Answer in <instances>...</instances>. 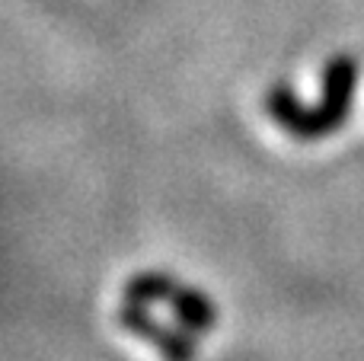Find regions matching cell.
<instances>
[{
	"instance_id": "3957f363",
	"label": "cell",
	"mask_w": 364,
	"mask_h": 361,
	"mask_svg": "<svg viewBox=\"0 0 364 361\" xmlns=\"http://www.w3.org/2000/svg\"><path fill=\"white\" fill-rule=\"evenodd\" d=\"M170 311L173 320L179 326H186L188 333H195V336H208L218 326V304L201 288L179 285L170 298Z\"/></svg>"
},
{
	"instance_id": "7a4b0ae2",
	"label": "cell",
	"mask_w": 364,
	"mask_h": 361,
	"mask_svg": "<svg viewBox=\"0 0 364 361\" xmlns=\"http://www.w3.org/2000/svg\"><path fill=\"white\" fill-rule=\"evenodd\" d=\"M119 326L128 330L132 336L151 343L154 349L164 355V361H195V333H188L176 320H173V326L160 323L147 304H132V301H125V304L119 307Z\"/></svg>"
},
{
	"instance_id": "6da1fadb",
	"label": "cell",
	"mask_w": 364,
	"mask_h": 361,
	"mask_svg": "<svg viewBox=\"0 0 364 361\" xmlns=\"http://www.w3.org/2000/svg\"><path fill=\"white\" fill-rule=\"evenodd\" d=\"M358 87V61L352 55H333L323 64V90L320 102L307 106L301 141H316L329 131H339L352 112V96Z\"/></svg>"
},
{
	"instance_id": "277c9868",
	"label": "cell",
	"mask_w": 364,
	"mask_h": 361,
	"mask_svg": "<svg viewBox=\"0 0 364 361\" xmlns=\"http://www.w3.org/2000/svg\"><path fill=\"white\" fill-rule=\"evenodd\" d=\"M265 112L275 125H282L288 134H294L301 141L304 122H307V106L301 102V96L288 87V83H272L265 93Z\"/></svg>"
},
{
	"instance_id": "5b68a950",
	"label": "cell",
	"mask_w": 364,
	"mask_h": 361,
	"mask_svg": "<svg viewBox=\"0 0 364 361\" xmlns=\"http://www.w3.org/2000/svg\"><path fill=\"white\" fill-rule=\"evenodd\" d=\"M179 288V281L173 279L170 272H160V269H147V272H134L132 279L125 281L122 294L132 304H170L173 291Z\"/></svg>"
}]
</instances>
